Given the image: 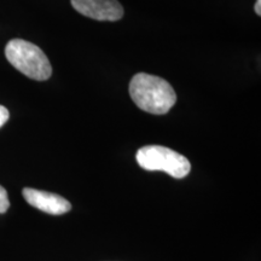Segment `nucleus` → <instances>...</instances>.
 <instances>
[{
    "label": "nucleus",
    "instance_id": "2",
    "mask_svg": "<svg viewBox=\"0 0 261 261\" xmlns=\"http://www.w3.org/2000/svg\"><path fill=\"white\" fill-rule=\"evenodd\" d=\"M6 60L12 67L37 81L50 79L52 67L44 51L32 42L22 39H12L5 47Z\"/></svg>",
    "mask_w": 261,
    "mask_h": 261
},
{
    "label": "nucleus",
    "instance_id": "4",
    "mask_svg": "<svg viewBox=\"0 0 261 261\" xmlns=\"http://www.w3.org/2000/svg\"><path fill=\"white\" fill-rule=\"evenodd\" d=\"M81 15L96 21L115 22L123 17V8L117 0H70Z\"/></svg>",
    "mask_w": 261,
    "mask_h": 261
},
{
    "label": "nucleus",
    "instance_id": "6",
    "mask_svg": "<svg viewBox=\"0 0 261 261\" xmlns=\"http://www.w3.org/2000/svg\"><path fill=\"white\" fill-rule=\"evenodd\" d=\"M10 208V201L8 197V191L0 185V214H4Z\"/></svg>",
    "mask_w": 261,
    "mask_h": 261
},
{
    "label": "nucleus",
    "instance_id": "8",
    "mask_svg": "<svg viewBox=\"0 0 261 261\" xmlns=\"http://www.w3.org/2000/svg\"><path fill=\"white\" fill-rule=\"evenodd\" d=\"M254 10H255V12L257 15H261V0H256L255 3V6H254Z\"/></svg>",
    "mask_w": 261,
    "mask_h": 261
},
{
    "label": "nucleus",
    "instance_id": "1",
    "mask_svg": "<svg viewBox=\"0 0 261 261\" xmlns=\"http://www.w3.org/2000/svg\"><path fill=\"white\" fill-rule=\"evenodd\" d=\"M129 96L139 109L154 115L168 113L177 102V94L168 81L146 73H138L132 77Z\"/></svg>",
    "mask_w": 261,
    "mask_h": 261
},
{
    "label": "nucleus",
    "instance_id": "7",
    "mask_svg": "<svg viewBox=\"0 0 261 261\" xmlns=\"http://www.w3.org/2000/svg\"><path fill=\"white\" fill-rule=\"evenodd\" d=\"M9 117H10L9 110L6 109L5 107L0 106V128H2V127L4 126L6 122H8Z\"/></svg>",
    "mask_w": 261,
    "mask_h": 261
},
{
    "label": "nucleus",
    "instance_id": "5",
    "mask_svg": "<svg viewBox=\"0 0 261 261\" xmlns=\"http://www.w3.org/2000/svg\"><path fill=\"white\" fill-rule=\"evenodd\" d=\"M24 200L32 207L52 215H62L71 210V204L64 197L52 194V192L37 190V189L25 188L22 191Z\"/></svg>",
    "mask_w": 261,
    "mask_h": 261
},
{
    "label": "nucleus",
    "instance_id": "3",
    "mask_svg": "<svg viewBox=\"0 0 261 261\" xmlns=\"http://www.w3.org/2000/svg\"><path fill=\"white\" fill-rule=\"evenodd\" d=\"M138 165L145 171H161L175 179L185 178L191 171V163L184 155L161 145H146L136 155Z\"/></svg>",
    "mask_w": 261,
    "mask_h": 261
}]
</instances>
